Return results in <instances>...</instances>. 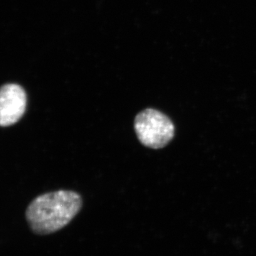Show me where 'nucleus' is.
<instances>
[{
	"label": "nucleus",
	"instance_id": "obj_1",
	"mask_svg": "<svg viewBox=\"0 0 256 256\" xmlns=\"http://www.w3.org/2000/svg\"><path fill=\"white\" fill-rule=\"evenodd\" d=\"M82 196L76 192L60 190L36 197L26 210L30 228L38 235L54 234L68 225L82 210Z\"/></svg>",
	"mask_w": 256,
	"mask_h": 256
},
{
	"label": "nucleus",
	"instance_id": "obj_3",
	"mask_svg": "<svg viewBox=\"0 0 256 256\" xmlns=\"http://www.w3.org/2000/svg\"><path fill=\"white\" fill-rule=\"evenodd\" d=\"M28 98L24 89L15 84L2 86L0 90V124L8 127L18 122L26 110Z\"/></svg>",
	"mask_w": 256,
	"mask_h": 256
},
{
	"label": "nucleus",
	"instance_id": "obj_2",
	"mask_svg": "<svg viewBox=\"0 0 256 256\" xmlns=\"http://www.w3.org/2000/svg\"><path fill=\"white\" fill-rule=\"evenodd\" d=\"M134 130L143 146L153 149L164 148L174 136V126L162 112L148 108L137 114Z\"/></svg>",
	"mask_w": 256,
	"mask_h": 256
}]
</instances>
